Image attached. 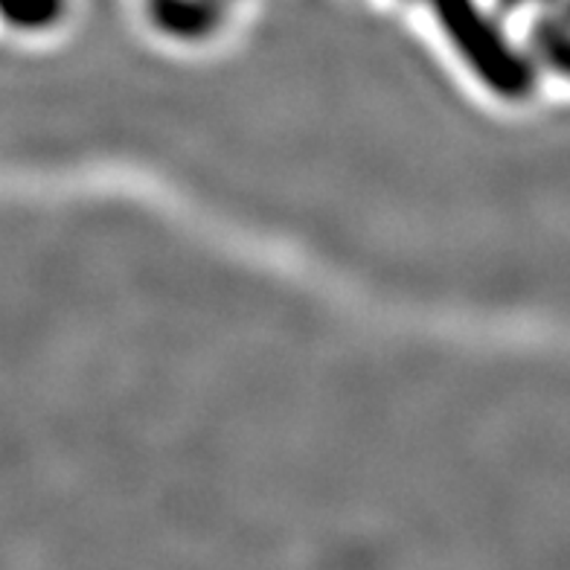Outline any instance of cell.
I'll list each match as a JSON object with an SVG mask.
<instances>
[{
    "mask_svg": "<svg viewBox=\"0 0 570 570\" xmlns=\"http://www.w3.org/2000/svg\"><path fill=\"white\" fill-rule=\"evenodd\" d=\"M436 18L449 32L460 53L469 59L474 70L501 94H524L530 85L527 65H521L512 47L503 41L498 23L487 16L478 0H431Z\"/></svg>",
    "mask_w": 570,
    "mask_h": 570,
    "instance_id": "1",
    "label": "cell"
}]
</instances>
